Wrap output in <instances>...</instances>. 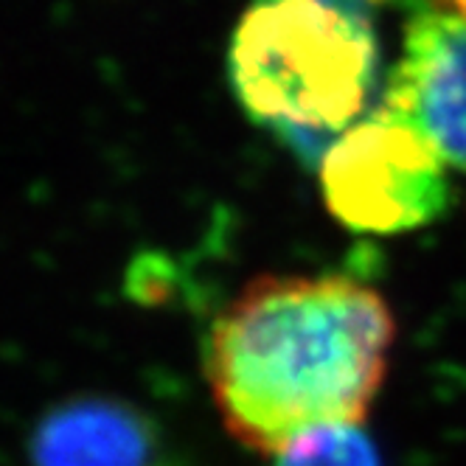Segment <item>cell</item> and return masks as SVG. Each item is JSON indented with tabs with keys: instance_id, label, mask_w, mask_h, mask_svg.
Listing matches in <instances>:
<instances>
[{
	"instance_id": "cell-6",
	"label": "cell",
	"mask_w": 466,
	"mask_h": 466,
	"mask_svg": "<svg viewBox=\"0 0 466 466\" xmlns=\"http://www.w3.org/2000/svg\"><path fill=\"white\" fill-rule=\"evenodd\" d=\"M270 458L273 466H382L377 444L360 424L309 430Z\"/></svg>"
},
{
	"instance_id": "cell-4",
	"label": "cell",
	"mask_w": 466,
	"mask_h": 466,
	"mask_svg": "<svg viewBox=\"0 0 466 466\" xmlns=\"http://www.w3.org/2000/svg\"><path fill=\"white\" fill-rule=\"evenodd\" d=\"M385 105L405 116L458 169H466V17L413 12Z\"/></svg>"
},
{
	"instance_id": "cell-8",
	"label": "cell",
	"mask_w": 466,
	"mask_h": 466,
	"mask_svg": "<svg viewBox=\"0 0 466 466\" xmlns=\"http://www.w3.org/2000/svg\"><path fill=\"white\" fill-rule=\"evenodd\" d=\"M452 6H455V12H458V15H463V17H466V0H452Z\"/></svg>"
},
{
	"instance_id": "cell-1",
	"label": "cell",
	"mask_w": 466,
	"mask_h": 466,
	"mask_svg": "<svg viewBox=\"0 0 466 466\" xmlns=\"http://www.w3.org/2000/svg\"><path fill=\"white\" fill-rule=\"evenodd\" d=\"M396 335L385 298L357 279L258 276L208 331L206 377L225 430L276 455L318 427L360 424Z\"/></svg>"
},
{
	"instance_id": "cell-7",
	"label": "cell",
	"mask_w": 466,
	"mask_h": 466,
	"mask_svg": "<svg viewBox=\"0 0 466 466\" xmlns=\"http://www.w3.org/2000/svg\"><path fill=\"white\" fill-rule=\"evenodd\" d=\"M380 4H408V6H416L413 12L427 9V6H436V4H432V0H380Z\"/></svg>"
},
{
	"instance_id": "cell-5",
	"label": "cell",
	"mask_w": 466,
	"mask_h": 466,
	"mask_svg": "<svg viewBox=\"0 0 466 466\" xmlns=\"http://www.w3.org/2000/svg\"><path fill=\"white\" fill-rule=\"evenodd\" d=\"M31 466H169L157 427L124 402L76 399L31 432Z\"/></svg>"
},
{
	"instance_id": "cell-2",
	"label": "cell",
	"mask_w": 466,
	"mask_h": 466,
	"mask_svg": "<svg viewBox=\"0 0 466 466\" xmlns=\"http://www.w3.org/2000/svg\"><path fill=\"white\" fill-rule=\"evenodd\" d=\"M228 65L256 121L295 136L346 132L377 82L369 0H256Z\"/></svg>"
},
{
	"instance_id": "cell-3",
	"label": "cell",
	"mask_w": 466,
	"mask_h": 466,
	"mask_svg": "<svg viewBox=\"0 0 466 466\" xmlns=\"http://www.w3.org/2000/svg\"><path fill=\"white\" fill-rule=\"evenodd\" d=\"M447 160L396 110L351 124L320 160L323 199L360 233H402L439 219L450 206Z\"/></svg>"
}]
</instances>
